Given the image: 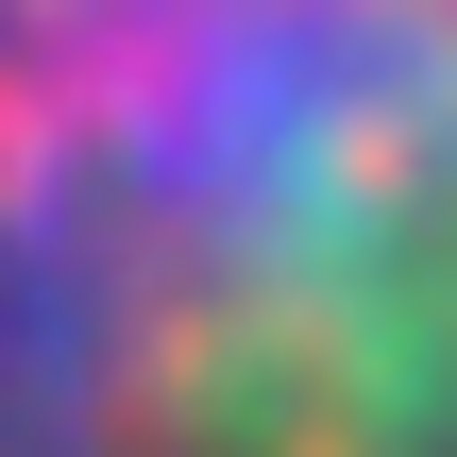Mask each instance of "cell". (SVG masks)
Returning a JSON list of instances; mask_svg holds the SVG:
<instances>
[{
  "label": "cell",
  "instance_id": "obj_1",
  "mask_svg": "<svg viewBox=\"0 0 457 457\" xmlns=\"http://www.w3.org/2000/svg\"><path fill=\"white\" fill-rule=\"evenodd\" d=\"M0 457H457V0H0Z\"/></svg>",
  "mask_w": 457,
  "mask_h": 457
}]
</instances>
